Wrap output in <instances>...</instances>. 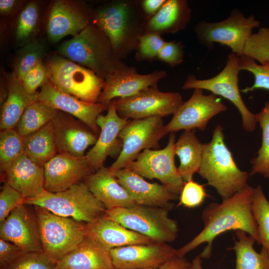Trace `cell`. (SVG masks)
I'll return each mask as SVG.
<instances>
[{
  "label": "cell",
  "mask_w": 269,
  "mask_h": 269,
  "mask_svg": "<svg viewBox=\"0 0 269 269\" xmlns=\"http://www.w3.org/2000/svg\"><path fill=\"white\" fill-rule=\"evenodd\" d=\"M241 71L239 59L235 53L228 56L223 70L215 76L207 79H198L194 75L188 76L182 88L184 90L200 89L209 91L232 102L242 117V127L249 132H253L258 121L257 115L252 113L245 104L239 89V73Z\"/></svg>",
  "instance_id": "9c48e42d"
},
{
  "label": "cell",
  "mask_w": 269,
  "mask_h": 269,
  "mask_svg": "<svg viewBox=\"0 0 269 269\" xmlns=\"http://www.w3.org/2000/svg\"><path fill=\"white\" fill-rule=\"evenodd\" d=\"M5 182L17 190L25 199L35 197L44 190V168L25 154L20 156L5 173Z\"/></svg>",
  "instance_id": "4316f807"
},
{
  "label": "cell",
  "mask_w": 269,
  "mask_h": 269,
  "mask_svg": "<svg viewBox=\"0 0 269 269\" xmlns=\"http://www.w3.org/2000/svg\"><path fill=\"white\" fill-rule=\"evenodd\" d=\"M52 123L58 153L84 156L98 139V135L85 124L64 112L59 111Z\"/></svg>",
  "instance_id": "ffe728a7"
},
{
  "label": "cell",
  "mask_w": 269,
  "mask_h": 269,
  "mask_svg": "<svg viewBox=\"0 0 269 269\" xmlns=\"http://www.w3.org/2000/svg\"><path fill=\"white\" fill-rule=\"evenodd\" d=\"M24 204L42 207L59 216L91 224L104 216L105 206L89 190L84 181L68 189L50 192L45 189Z\"/></svg>",
  "instance_id": "5b68a950"
},
{
  "label": "cell",
  "mask_w": 269,
  "mask_h": 269,
  "mask_svg": "<svg viewBox=\"0 0 269 269\" xmlns=\"http://www.w3.org/2000/svg\"><path fill=\"white\" fill-rule=\"evenodd\" d=\"M207 196L204 186L191 179L184 183L180 194L179 205L189 208L198 207Z\"/></svg>",
  "instance_id": "b9f144b4"
},
{
  "label": "cell",
  "mask_w": 269,
  "mask_h": 269,
  "mask_svg": "<svg viewBox=\"0 0 269 269\" xmlns=\"http://www.w3.org/2000/svg\"><path fill=\"white\" fill-rule=\"evenodd\" d=\"M38 94L28 93L12 74L8 81L7 96L1 111L0 131L15 129L27 108L38 101Z\"/></svg>",
  "instance_id": "f1b7e54d"
},
{
  "label": "cell",
  "mask_w": 269,
  "mask_h": 269,
  "mask_svg": "<svg viewBox=\"0 0 269 269\" xmlns=\"http://www.w3.org/2000/svg\"><path fill=\"white\" fill-rule=\"evenodd\" d=\"M23 252L13 243L0 238V268L11 263Z\"/></svg>",
  "instance_id": "7dc6e473"
},
{
  "label": "cell",
  "mask_w": 269,
  "mask_h": 269,
  "mask_svg": "<svg viewBox=\"0 0 269 269\" xmlns=\"http://www.w3.org/2000/svg\"><path fill=\"white\" fill-rule=\"evenodd\" d=\"M44 52V47L41 43L36 41L27 43L19 52L13 75L21 81L31 68L42 61Z\"/></svg>",
  "instance_id": "8d00e7d4"
},
{
  "label": "cell",
  "mask_w": 269,
  "mask_h": 269,
  "mask_svg": "<svg viewBox=\"0 0 269 269\" xmlns=\"http://www.w3.org/2000/svg\"><path fill=\"white\" fill-rule=\"evenodd\" d=\"M110 170L138 205L160 207L169 210L173 206L171 201L178 197L163 185L147 182L129 169Z\"/></svg>",
  "instance_id": "7402d4cb"
},
{
  "label": "cell",
  "mask_w": 269,
  "mask_h": 269,
  "mask_svg": "<svg viewBox=\"0 0 269 269\" xmlns=\"http://www.w3.org/2000/svg\"><path fill=\"white\" fill-rule=\"evenodd\" d=\"M165 0H144L141 2V7L144 13L153 16L160 9Z\"/></svg>",
  "instance_id": "681fc988"
},
{
  "label": "cell",
  "mask_w": 269,
  "mask_h": 269,
  "mask_svg": "<svg viewBox=\"0 0 269 269\" xmlns=\"http://www.w3.org/2000/svg\"><path fill=\"white\" fill-rule=\"evenodd\" d=\"M128 121L119 116L115 100L109 105L106 115L101 114L97 118L100 133L96 143L85 154L95 171L104 166L108 156L117 154L118 151L121 152L123 142L119 134Z\"/></svg>",
  "instance_id": "d6986e66"
},
{
  "label": "cell",
  "mask_w": 269,
  "mask_h": 269,
  "mask_svg": "<svg viewBox=\"0 0 269 269\" xmlns=\"http://www.w3.org/2000/svg\"><path fill=\"white\" fill-rule=\"evenodd\" d=\"M85 11L73 3L58 0L52 4L47 23V33L52 42L59 41L67 35H76L89 24Z\"/></svg>",
  "instance_id": "603a6c76"
},
{
  "label": "cell",
  "mask_w": 269,
  "mask_h": 269,
  "mask_svg": "<svg viewBox=\"0 0 269 269\" xmlns=\"http://www.w3.org/2000/svg\"><path fill=\"white\" fill-rule=\"evenodd\" d=\"M46 67L48 79L56 88L83 101L98 102L104 80L93 71L57 55L49 58Z\"/></svg>",
  "instance_id": "ba28073f"
},
{
  "label": "cell",
  "mask_w": 269,
  "mask_h": 269,
  "mask_svg": "<svg viewBox=\"0 0 269 269\" xmlns=\"http://www.w3.org/2000/svg\"><path fill=\"white\" fill-rule=\"evenodd\" d=\"M48 80L46 67L40 61L26 73L21 82L28 93L36 94L38 93L37 89L41 88Z\"/></svg>",
  "instance_id": "f6af8a7d"
},
{
  "label": "cell",
  "mask_w": 269,
  "mask_h": 269,
  "mask_svg": "<svg viewBox=\"0 0 269 269\" xmlns=\"http://www.w3.org/2000/svg\"><path fill=\"white\" fill-rule=\"evenodd\" d=\"M110 253L116 269H146L161 266L176 255V249L154 242L116 248Z\"/></svg>",
  "instance_id": "ac0fdd59"
},
{
  "label": "cell",
  "mask_w": 269,
  "mask_h": 269,
  "mask_svg": "<svg viewBox=\"0 0 269 269\" xmlns=\"http://www.w3.org/2000/svg\"><path fill=\"white\" fill-rule=\"evenodd\" d=\"M238 240L231 249L236 254L235 269H269V254L262 248L258 253L254 248L255 239L242 230L235 231Z\"/></svg>",
  "instance_id": "1f68e13d"
},
{
  "label": "cell",
  "mask_w": 269,
  "mask_h": 269,
  "mask_svg": "<svg viewBox=\"0 0 269 269\" xmlns=\"http://www.w3.org/2000/svg\"><path fill=\"white\" fill-rule=\"evenodd\" d=\"M87 236L109 251L118 247L154 242L149 238L129 229L105 216L88 224Z\"/></svg>",
  "instance_id": "d4e9b609"
},
{
  "label": "cell",
  "mask_w": 269,
  "mask_h": 269,
  "mask_svg": "<svg viewBox=\"0 0 269 269\" xmlns=\"http://www.w3.org/2000/svg\"><path fill=\"white\" fill-rule=\"evenodd\" d=\"M38 101L77 118L98 136L100 130L97 125V118L108 108L101 103L86 102L65 93L54 86L49 79L40 88Z\"/></svg>",
  "instance_id": "e0dca14e"
},
{
  "label": "cell",
  "mask_w": 269,
  "mask_h": 269,
  "mask_svg": "<svg viewBox=\"0 0 269 269\" xmlns=\"http://www.w3.org/2000/svg\"><path fill=\"white\" fill-rule=\"evenodd\" d=\"M56 266L57 269H116L110 251L87 236Z\"/></svg>",
  "instance_id": "484cf974"
},
{
  "label": "cell",
  "mask_w": 269,
  "mask_h": 269,
  "mask_svg": "<svg viewBox=\"0 0 269 269\" xmlns=\"http://www.w3.org/2000/svg\"><path fill=\"white\" fill-rule=\"evenodd\" d=\"M24 199L20 193L5 182L0 192V223L15 208L24 204Z\"/></svg>",
  "instance_id": "ee69618b"
},
{
  "label": "cell",
  "mask_w": 269,
  "mask_h": 269,
  "mask_svg": "<svg viewBox=\"0 0 269 269\" xmlns=\"http://www.w3.org/2000/svg\"><path fill=\"white\" fill-rule=\"evenodd\" d=\"M191 264L192 269H204L202 266L201 258L199 255L193 259Z\"/></svg>",
  "instance_id": "816d5d0a"
},
{
  "label": "cell",
  "mask_w": 269,
  "mask_h": 269,
  "mask_svg": "<svg viewBox=\"0 0 269 269\" xmlns=\"http://www.w3.org/2000/svg\"><path fill=\"white\" fill-rule=\"evenodd\" d=\"M38 11L37 4L34 2L28 3L21 11L16 30L18 40H26L33 32L37 22Z\"/></svg>",
  "instance_id": "60d3db41"
},
{
  "label": "cell",
  "mask_w": 269,
  "mask_h": 269,
  "mask_svg": "<svg viewBox=\"0 0 269 269\" xmlns=\"http://www.w3.org/2000/svg\"><path fill=\"white\" fill-rule=\"evenodd\" d=\"M24 154L43 167L58 153L52 121L24 138Z\"/></svg>",
  "instance_id": "4dcf8cb0"
},
{
  "label": "cell",
  "mask_w": 269,
  "mask_h": 269,
  "mask_svg": "<svg viewBox=\"0 0 269 269\" xmlns=\"http://www.w3.org/2000/svg\"><path fill=\"white\" fill-rule=\"evenodd\" d=\"M168 210L137 205L106 210L105 216L155 242L174 241L179 231L177 222L168 216Z\"/></svg>",
  "instance_id": "52a82bcc"
},
{
  "label": "cell",
  "mask_w": 269,
  "mask_h": 269,
  "mask_svg": "<svg viewBox=\"0 0 269 269\" xmlns=\"http://www.w3.org/2000/svg\"><path fill=\"white\" fill-rule=\"evenodd\" d=\"M157 57L174 67L183 62V46L180 42L165 41Z\"/></svg>",
  "instance_id": "bcb514c9"
},
{
  "label": "cell",
  "mask_w": 269,
  "mask_h": 269,
  "mask_svg": "<svg viewBox=\"0 0 269 269\" xmlns=\"http://www.w3.org/2000/svg\"><path fill=\"white\" fill-rule=\"evenodd\" d=\"M254 189L247 184L232 196L222 200V202L208 204L202 214L203 229L190 242L176 249V255L185 257L201 244L206 243V247L199 256L201 259H209L214 239L231 230L245 231L260 245L258 226L251 209Z\"/></svg>",
  "instance_id": "6da1fadb"
},
{
  "label": "cell",
  "mask_w": 269,
  "mask_h": 269,
  "mask_svg": "<svg viewBox=\"0 0 269 269\" xmlns=\"http://www.w3.org/2000/svg\"><path fill=\"white\" fill-rule=\"evenodd\" d=\"M0 269H57L44 252H25Z\"/></svg>",
  "instance_id": "f35d334b"
},
{
  "label": "cell",
  "mask_w": 269,
  "mask_h": 269,
  "mask_svg": "<svg viewBox=\"0 0 269 269\" xmlns=\"http://www.w3.org/2000/svg\"><path fill=\"white\" fill-rule=\"evenodd\" d=\"M166 75L165 71L139 74L136 73L134 68L111 73L104 79L97 102L108 106L115 99L131 97L148 87L156 86L158 82Z\"/></svg>",
  "instance_id": "44dd1931"
},
{
  "label": "cell",
  "mask_w": 269,
  "mask_h": 269,
  "mask_svg": "<svg viewBox=\"0 0 269 269\" xmlns=\"http://www.w3.org/2000/svg\"><path fill=\"white\" fill-rule=\"evenodd\" d=\"M114 100L119 116L128 120L174 114L184 102L179 93L163 92L157 85L132 96Z\"/></svg>",
  "instance_id": "4fadbf2b"
},
{
  "label": "cell",
  "mask_w": 269,
  "mask_h": 269,
  "mask_svg": "<svg viewBox=\"0 0 269 269\" xmlns=\"http://www.w3.org/2000/svg\"><path fill=\"white\" fill-rule=\"evenodd\" d=\"M134 3L127 1L111 2L95 15L96 26L109 41L119 59L137 48L142 35V23Z\"/></svg>",
  "instance_id": "277c9868"
},
{
  "label": "cell",
  "mask_w": 269,
  "mask_h": 269,
  "mask_svg": "<svg viewBox=\"0 0 269 269\" xmlns=\"http://www.w3.org/2000/svg\"><path fill=\"white\" fill-rule=\"evenodd\" d=\"M59 52L104 80L111 73L133 68L117 57L109 41L95 23H90L78 34L62 43Z\"/></svg>",
  "instance_id": "7a4b0ae2"
},
{
  "label": "cell",
  "mask_w": 269,
  "mask_h": 269,
  "mask_svg": "<svg viewBox=\"0 0 269 269\" xmlns=\"http://www.w3.org/2000/svg\"><path fill=\"white\" fill-rule=\"evenodd\" d=\"M58 112L51 106L37 101L27 108L15 129L21 135L25 136L52 121Z\"/></svg>",
  "instance_id": "d6a6232c"
},
{
  "label": "cell",
  "mask_w": 269,
  "mask_h": 269,
  "mask_svg": "<svg viewBox=\"0 0 269 269\" xmlns=\"http://www.w3.org/2000/svg\"><path fill=\"white\" fill-rule=\"evenodd\" d=\"M84 182L107 210L138 205L119 182L109 167L103 166L88 176Z\"/></svg>",
  "instance_id": "cb8c5ba5"
},
{
  "label": "cell",
  "mask_w": 269,
  "mask_h": 269,
  "mask_svg": "<svg viewBox=\"0 0 269 269\" xmlns=\"http://www.w3.org/2000/svg\"><path fill=\"white\" fill-rule=\"evenodd\" d=\"M204 144L195 135V130L184 131L175 142V153L180 159L178 167L184 182L191 179L201 165Z\"/></svg>",
  "instance_id": "f546056e"
},
{
  "label": "cell",
  "mask_w": 269,
  "mask_h": 269,
  "mask_svg": "<svg viewBox=\"0 0 269 269\" xmlns=\"http://www.w3.org/2000/svg\"><path fill=\"white\" fill-rule=\"evenodd\" d=\"M16 1L14 0H0V12L1 14L10 12L15 6Z\"/></svg>",
  "instance_id": "f907efd6"
},
{
  "label": "cell",
  "mask_w": 269,
  "mask_h": 269,
  "mask_svg": "<svg viewBox=\"0 0 269 269\" xmlns=\"http://www.w3.org/2000/svg\"><path fill=\"white\" fill-rule=\"evenodd\" d=\"M146 269H192V264L185 257L176 255L159 267Z\"/></svg>",
  "instance_id": "c3c4849f"
},
{
  "label": "cell",
  "mask_w": 269,
  "mask_h": 269,
  "mask_svg": "<svg viewBox=\"0 0 269 269\" xmlns=\"http://www.w3.org/2000/svg\"><path fill=\"white\" fill-rule=\"evenodd\" d=\"M227 110L226 106L217 95H205L203 90L195 89L191 97L183 102L164 126V130L167 134L196 128L204 131L212 117Z\"/></svg>",
  "instance_id": "5bb4252c"
},
{
  "label": "cell",
  "mask_w": 269,
  "mask_h": 269,
  "mask_svg": "<svg viewBox=\"0 0 269 269\" xmlns=\"http://www.w3.org/2000/svg\"><path fill=\"white\" fill-rule=\"evenodd\" d=\"M164 42L158 34L143 33L138 38L137 58L149 59L157 57Z\"/></svg>",
  "instance_id": "7bdbcfd3"
},
{
  "label": "cell",
  "mask_w": 269,
  "mask_h": 269,
  "mask_svg": "<svg viewBox=\"0 0 269 269\" xmlns=\"http://www.w3.org/2000/svg\"><path fill=\"white\" fill-rule=\"evenodd\" d=\"M0 238L24 252H43L38 222L32 205L21 204L0 223Z\"/></svg>",
  "instance_id": "2e32d148"
},
{
  "label": "cell",
  "mask_w": 269,
  "mask_h": 269,
  "mask_svg": "<svg viewBox=\"0 0 269 269\" xmlns=\"http://www.w3.org/2000/svg\"><path fill=\"white\" fill-rule=\"evenodd\" d=\"M191 15L184 0H168L146 24V33H174L185 28Z\"/></svg>",
  "instance_id": "83f0119b"
},
{
  "label": "cell",
  "mask_w": 269,
  "mask_h": 269,
  "mask_svg": "<svg viewBox=\"0 0 269 269\" xmlns=\"http://www.w3.org/2000/svg\"><path fill=\"white\" fill-rule=\"evenodd\" d=\"M24 136L16 129L0 131V168L5 173L12 163L24 154Z\"/></svg>",
  "instance_id": "836d02e7"
},
{
  "label": "cell",
  "mask_w": 269,
  "mask_h": 269,
  "mask_svg": "<svg viewBox=\"0 0 269 269\" xmlns=\"http://www.w3.org/2000/svg\"><path fill=\"white\" fill-rule=\"evenodd\" d=\"M243 55L269 67V28L262 27L252 33L246 43Z\"/></svg>",
  "instance_id": "74e56055"
},
{
  "label": "cell",
  "mask_w": 269,
  "mask_h": 269,
  "mask_svg": "<svg viewBox=\"0 0 269 269\" xmlns=\"http://www.w3.org/2000/svg\"><path fill=\"white\" fill-rule=\"evenodd\" d=\"M257 115L262 129V141L258 155L251 161L252 166L249 175L260 174L269 179V101Z\"/></svg>",
  "instance_id": "e575fe53"
},
{
  "label": "cell",
  "mask_w": 269,
  "mask_h": 269,
  "mask_svg": "<svg viewBox=\"0 0 269 269\" xmlns=\"http://www.w3.org/2000/svg\"><path fill=\"white\" fill-rule=\"evenodd\" d=\"M198 173L215 188L222 200L232 196L248 184L249 174L236 165L225 143L223 128L220 125L215 128L211 140L204 144Z\"/></svg>",
  "instance_id": "3957f363"
},
{
  "label": "cell",
  "mask_w": 269,
  "mask_h": 269,
  "mask_svg": "<svg viewBox=\"0 0 269 269\" xmlns=\"http://www.w3.org/2000/svg\"><path fill=\"white\" fill-rule=\"evenodd\" d=\"M43 168L44 188L53 193L66 190L83 182L95 172L85 155L76 156L66 153H58Z\"/></svg>",
  "instance_id": "9a60e30c"
},
{
  "label": "cell",
  "mask_w": 269,
  "mask_h": 269,
  "mask_svg": "<svg viewBox=\"0 0 269 269\" xmlns=\"http://www.w3.org/2000/svg\"><path fill=\"white\" fill-rule=\"evenodd\" d=\"M175 135L170 133L162 149H144L126 167L143 177L158 180L171 193L178 196L184 184L175 163Z\"/></svg>",
  "instance_id": "8fae6325"
},
{
  "label": "cell",
  "mask_w": 269,
  "mask_h": 269,
  "mask_svg": "<svg viewBox=\"0 0 269 269\" xmlns=\"http://www.w3.org/2000/svg\"><path fill=\"white\" fill-rule=\"evenodd\" d=\"M166 134L161 117L128 120L119 134L123 142L122 150L109 168H125L142 150L158 149L159 140Z\"/></svg>",
  "instance_id": "7c38bea8"
},
{
  "label": "cell",
  "mask_w": 269,
  "mask_h": 269,
  "mask_svg": "<svg viewBox=\"0 0 269 269\" xmlns=\"http://www.w3.org/2000/svg\"><path fill=\"white\" fill-rule=\"evenodd\" d=\"M239 59L240 70L249 71L255 78L254 83L251 87L240 91L245 93L258 89L269 91V67L258 64L255 60L245 55L239 56Z\"/></svg>",
  "instance_id": "ab89813d"
},
{
  "label": "cell",
  "mask_w": 269,
  "mask_h": 269,
  "mask_svg": "<svg viewBox=\"0 0 269 269\" xmlns=\"http://www.w3.org/2000/svg\"><path fill=\"white\" fill-rule=\"evenodd\" d=\"M251 209L257 224L260 245L269 254V201L260 185L254 189Z\"/></svg>",
  "instance_id": "d590c367"
},
{
  "label": "cell",
  "mask_w": 269,
  "mask_h": 269,
  "mask_svg": "<svg viewBox=\"0 0 269 269\" xmlns=\"http://www.w3.org/2000/svg\"><path fill=\"white\" fill-rule=\"evenodd\" d=\"M260 22L250 15L245 17L239 10H233L224 20L216 22L201 21L195 30L200 42L209 48L214 43L230 47L238 56L243 55L246 43Z\"/></svg>",
  "instance_id": "30bf717a"
},
{
  "label": "cell",
  "mask_w": 269,
  "mask_h": 269,
  "mask_svg": "<svg viewBox=\"0 0 269 269\" xmlns=\"http://www.w3.org/2000/svg\"><path fill=\"white\" fill-rule=\"evenodd\" d=\"M32 206L38 222L43 251L52 261L56 263L87 236L88 224L57 215L39 206Z\"/></svg>",
  "instance_id": "8992f818"
}]
</instances>
